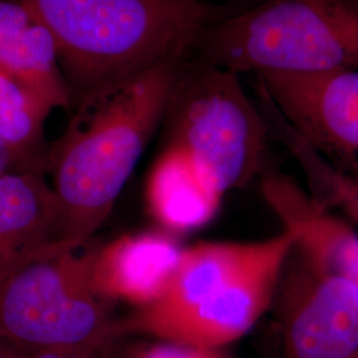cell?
Instances as JSON below:
<instances>
[{
	"label": "cell",
	"mask_w": 358,
	"mask_h": 358,
	"mask_svg": "<svg viewBox=\"0 0 358 358\" xmlns=\"http://www.w3.org/2000/svg\"><path fill=\"white\" fill-rule=\"evenodd\" d=\"M161 127L165 145L187 154L223 196L268 166L271 134L259 105L238 75L202 60L179 66Z\"/></svg>",
	"instance_id": "obj_5"
},
{
	"label": "cell",
	"mask_w": 358,
	"mask_h": 358,
	"mask_svg": "<svg viewBox=\"0 0 358 358\" xmlns=\"http://www.w3.org/2000/svg\"><path fill=\"white\" fill-rule=\"evenodd\" d=\"M292 158L308 190L358 230L357 180L337 171L307 145L297 146Z\"/></svg>",
	"instance_id": "obj_15"
},
{
	"label": "cell",
	"mask_w": 358,
	"mask_h": 358,
	"mask_svg": "<svg viewBox=\"0 0 358 358\" xmlns=\"http://www.w3.org/2000/svg\"><path fill=\"white\" fill-rule=\"evenodd\" d=\"M294 245V235L280 229L262 241L183 248L165 294L120 317L118 337L227 348L271 312Z\"/></svg>",
	"instance_id": "obj_2"
},
{
	"label": "cell",
	"mask_w": 358,
	"mask_h": 358,
	"mask_svg": "<svg viewBox=\"0 0 358 358\" xmlns=\"http://www.w3.org/2000/svg\"><path fill=\"white\" fill-rule=\"evenodd\" d=\"M266 348H264V358H279V350H278V344H276V338L275 334L272 332V329H269L268 336L264 340Z\"/></svg>",
	"instance_id": "obj_19"
},
{
	"label": "cell",
	"mask_w": 358,
	"mask_h": 358,
	"mask_svg": "<svg viewBox=\"0 0 358 358\" xmlns=\"http://www.w3.org/2000/svg\"><path fill=\"white\" fill-rule=\"evenodd\" d=\"M271 312L279 358L358 357V294L296 243Z\"/></svg>",
	"instance_id": "obj_7"
},
{
	"label": "cell",
	"mask_w": 358,
	"mask_h": 358,
	"mask_svg": "<svg viewBox=\"0 0 358 358\" xmlns=\"http://www.w3.org/2000/svg\"><path fill=\"white\" fill-rule=\"evenodd\" d=\"M260 190L294 243L340 275L358 294V230L322 203L304 183L276 167L264 169Z\"/></svg>",
	"instance_id": "obj_9"
},
{
	"label": "cell",
	"mask_w": 358,
	"mask_h": 358,
	"mask_svg": "<svg viewBox=\"0 0 358 358\" xmlns=\"http://www.w3.org/2000/svg\"><path fill=\"white\" fill-rule=\"evenodd\" d=\"M222 198L187 154L165 145L146 185L149 208L165 229L186 232L203 227L217 215Z\"/></svg>",
	"instance_id": "obj_13"
},
{
	"label": "cell",
	"mask_w": 358,
	"mask_h": 358,
	"mask_svg": "<svg viewBox=\"0 0 358 358\" xmlns=\"http://www.w3.org/2000/svg\"><path fill=\"white\" fill-rule=\"evenodd\" d=\"M51 112L35 92L0 69V143L13 155L17 170L44 173L50 145L44 125Z\"/></svg>",
	"instance_id": "obj_14"
},
{
	"label": "cell",
	"mask_w": 358,
	"mask_h": 358,
	"mask_svg": "<svg viewBox=\"0 0 358 358\" xmlns=\"http://www.w3.org/2000/svg\"><path fill=\"white\" fill-rule=\"evenodd\" d=\"M256 90L322 159L358 182V71L263 73Z\"/></svg>",
	"instance_id": "obj_8"
},
{
	"label": "cell",
	"mask_w": 358,
	"mask_h": 358,
	"mask_svg": "<svg viewBox=\"0 0 358 358\" xmlns=\"http://www.w3.org/2000/svg\"><path fill=\"white\" fill-rule=\"evenodd\" d=\"M358 358V357H357Z\"/></svg>",
	"instance_id": "obj_21"
},
{
	"label": "cell",
	"mask_w": 358,
	"mask_h": 358,
	"mask_svg": "<svg viewBox=\"0 0 358 358\" xmlns=\"http://www.w3.org/2000/svg\"><path fill=\"white\" fill-rule=\"evenodd\" d=\"M68 251L59 202L45 173L0 177V284L40 256Z\"/></svg>",
	"instance_id": "obj_10"
},
{
	"label": "cell",
	"mask_w": 358,
	"mask_h": 358,
	"mask_svg": "<svg viewBox=\"0 0 358 358\" xmlns=\"http://www.w3.org/2000/svg\"><path fill=\"white\" fill-rule=\"evenodd\" d=\"M182 247L165 232L122 235L93 247L90 282L103 300L148 307L165 294L178 266Z\"/></svg>",
	"instance_id": "obj_11"
},
{
	"label": "cell",
	"mask_w": 358,
	"mask_h": 358,
	"mask_svg": "<svg viewBox=\"0 0 358 358\" xmlns=\"http://www.w3.org/2000/svg\"><path fill=\"white\" fill-rule=\"evenodd\" d=\"M0 69L51 106L72 108L51 32L28 6L0 0Z\"/></svg>",
	"instance_id": "obj_12"
},
{
	"label": "cell",
	"mask_w": 358,
	"mask_h": 358,
	"mask_svg": "<svg viewBox=\"0 0 358 358\" xmlns=\"http://www.w3.org/2000/svg\"><path fill=\"white\" fill-rule=\"evenodd\" d=\"M195 51L238 76L358 71V0H263L217 19Z\"/></svg>",
	"instance_id": "obj_4"
},
{
	"label": "cell",
	"mask_w": 358,
	"mask_h": 358,
	"mask_svg": "<svg viewBox=\"0 0 358 358\" xmlns=\"http://www.w3.org/2000/svg\"><path fill=\"white\" fill-rule=\"evenodd\" d=\"M242 3L244 4H247L248 7H251V6H254L256 3H260V1H263V0H241Z\"/></svg>",
	"instance_id": "obj_20"
},
{
	"label": "cell",
	"mask_w": 358,
	"mask_h": 358,
	"mask_svg": "<svg viewBox=\"0 0 358 358\" xmlns=\"http://www.w3.org/2000/svg\"><path fill=\"white\" fill-rule=\"evenodd\" d=\"M48 28L72 97L185 62L219 19L203 0H17Z\"/></svg>",
	"instance_id": "obj_3"
},
{
	"label": "cell",
	"mask_w": 358,
	"mask_h": 358,
	"mask_svg": "<svg viewBox=\"0 0 358 358\" xmlns=\"http://www.w3.org/2000/svg\"><path fill=\"white\" fill-rule=\"evenodd\" d=\"M182 63L154 65L92 92L48 145L44 173L59 202L68 250L90 243L110 215L162 124Z\"/></svg>",
	"instance_id": "obj_1"
},
{
	"label": "cell",
	"mask_w": 358,
	"mask_h": 358,
	"mask_svg": "<svg viewBox=\"0 0 358 358\" xmlns=\"http://www.w3.org/2000/svg\"><path fill=\"white\" fill-rule=\"evenodd\" d=\"M113 358H235L227 348L192 345L149 338L115 345Z\"/></svg>",
	"instance_id": "obj_16"
},
{
	"label": "cell",
	"mask_w": 358,
	"mask_h": 358,
	"mask_svg": "<svg viewBox=\"0 0 358 358\" xmlns=\"http://www.w3.org/2000/svg\"><path fill=\"white\" fill-rule=\"evenodd\" d=\"M26 349L13 344L0 334V358H24Z\"/></svg>",
	"instance_id": "obj_17"
},
{
	"label": "cell",
	"mask_w": 358,
	"mask_h": 358,
	"mask_svg": "<svg viewBox=\"0 0 358 358\" xmlns=\"http://www.w3.org/2000/svg\"><path fill=\"white\" fill-rule=\"evenodd\" d=\"M90 256L57 251L13 272L0 284V334L26 350L121 341L113 304L92 287Z\"/></svg>",
	"instance_id": "obj_6"
},
{
	"label": "cell",
	"mask_w": 358,
	"mask_h": 358,
	"mask_svg": "<svg viewBox=\"0 0 358 358\" xmlns=\"http://www.w3.org/2000/svg\"><path fill=\"white\" fill-rule=\"evenodd\" d=\"M13 170H17L16 162L11 153L8 152V149L3 143H0V177Z\"/></svg>",
	"instance_id": "obj_18"
}]
</instances>
